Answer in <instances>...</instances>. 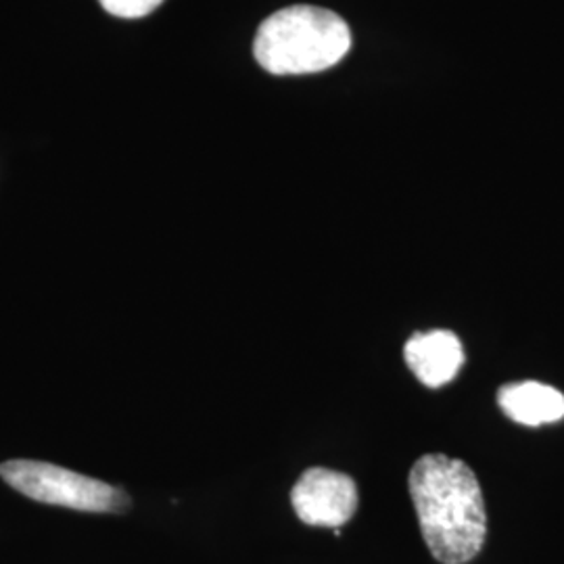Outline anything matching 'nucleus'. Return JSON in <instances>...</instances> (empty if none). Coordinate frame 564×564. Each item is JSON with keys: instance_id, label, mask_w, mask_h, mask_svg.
I'll return each instance as SVG.
<instances>
[{"instance_id": "f257e3e1", "label": "nucleus", "mask_w": 564, "mask_h": 564, "mask_svg": "<svg viewBox=\"0 0 564 564\" xmlns=\"http://www.w3.org/2000/svg\"><path fill=\"white\" fill-rule=\"evenodd\" d=\"M408 487L433 558L444 564L477 558L487 538V512L475 470L458 458L426 454L412 466Z\"/></svg>"}, {"instance_id": "f03ea898", "label": "nucleus", "mask_w": 564, "mask_h": 564, "mask_svg": "<svg viewBox=\"0 0 564 564\" xmlns=\"http://www.w3.org/2000/svg\"><path fill=\"white\" fill-rule=\"evenodd\" d=\"M351 51L349 25L333 11L297 4L270 15L253 42L256 59L274 76L318 74Z\"/></svg>"}, {"instance_id": "7ed1b4c3", "label": "nucleus", "mask_w": 564, "mask_h": 564, "mask_svg": "<svg viewBox=\"0 0 564 564\" xmlns=\"http://www.w3.org/2000/svg\"><path fill=\"white\" fill-rule=\"evenodd\" d=\"M0 477L42 505L65 506L84 512H126L130 508V498L118 487L57 464L11 460L0 464Z\"/></svg>"}, {"instance_id": "20e7f679", "label": "nucleus", "mask_w": 564, "mask_h": 564, "mask_svg": "<svg viewBox=\"0 0 564 564\" xmlns=\"http://www.w3.org/2000/svg\"><path fill=\"white\" fill-rule=\"evenodd\" d=\"M291 505L303 523L339 529L358 510V487L345 473L312 466L293 487Z\"/></svg>"}, {"instance_id": "39448f33", "label": "nucleus", "mask_w": 564, "mask_h": 564, "mask_svg": "<svg viewBox=\"0 0 564 564\" xmlns=\"http://www.w3.org/2000/svg\"><path fill=\"white\" fill-rule=\"evenodd\" d=\"M403 358L421 383L435 389L456 379L464 364L460 339L452 330L416 333L403 347Z\"/></svg>"}, {"instance_id": "423d86ee", "label": "nucleus", "mask_w": 564, "mask_h": 564, "mask_svg": "<svg viewBox=\"0 0 564 564\" xmlns=\"http://www.w3.org/2000/svg\"><path fill=\"white\" fill-rule=\"evenodd\" d=\"M498 403L508 419L524 426L558 423L564 419V395L538 381L505 384L498 391Z\"/></svg>"}, {"instance_id": "0eeeda50", "label": "nucleus", "mask_w": 564, "mask_h": 564, "mask_svg": "<svg viewBox=\"0 0 564 564\" xmlns=\"http://www.w3.org/2000/svg\"><path fill=\"white\" fill-rule=\"evenodd\" d=\"M102 9L116 18L123 20H139L153 13L163 0H99Z\"/></svg>"}]
</instances>
